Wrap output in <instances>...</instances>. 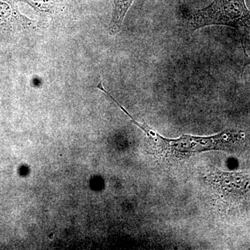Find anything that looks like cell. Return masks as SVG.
I'll use <instances>...</instances> for the list:
<instances>
[{"mask_svg":"<svg viewBox=\"0 0 250 250\" xmlns=\"http://www.w3.org/2000/svg\"><path fill=\"white\" fill-rule=\"evenodd\" d=\"M131 121L142 129L149 138L157 154L173 159L190 157L197 153L207 151L230 152L239 147L246 139L244 132L232 129L225 130L223 132L210 136L184 134L178 139H166L147 125L139 123L134 118H132Z\"/></svg>","mask_w":250,"mask_h":250,"instance_id":"cell-1","label":"cell"},{"mask_svg":"<svg viewBox=\"0 0 250 250\" xmlns=\"http://www.w3.org/2000/svg\"><path fill=\"white\" fill-rule=\"evenodd\" d=\"M186 24L191 31L208 26H226L250 36V12L245 0H213L208 6L195 10Z\"/></svg>","mask_w":250,"mask_h":250,"instance_id":"cell-2","label":"cell"},{"mask_svg":"<svg viewBox=\"0 0 250 250\" xmlns=\"http://www.w3.org/2000/svg\"><path fill=\"white\" fill-rule=\"evenodd\" d=\"M205 179L226 201L234 204L250 202V173L217 170Z\"/></svg>","mask_w":250,"mask_h":250,"instance_id":"cell-3","label":"cell"},{"mask_svg":"<svg viewBox=\"0 0 250 250\" xmlns=\"http://www.w3.org/2000/svg\"><path fill=\"white\" fill-rule=\"evenodd\" d=\"M134 0H115L114 11L111 22V31L118 33L122 27L128 9Z\"/></svg>","mask_w":250,"mask_h":250,"instance_id":"cell-4","label":"cell"}]
</instances>
